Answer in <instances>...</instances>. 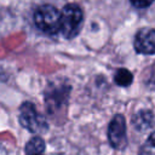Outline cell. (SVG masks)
<instances>
[{
	"label": "cell",
	"instance_id": "6da1fadb",
	"mask_svg": "<svg viewBox=\"0 0 155 155\" xmlns=\"http://www.w3.org/2000/svg\"><path fill=\"white\" fill-rule=\"evenodd\" d=\"M36 27L46 34L61 31V12L52 5H42L34 13Z\"/></svg>",
	"mask_w": 155,
	"mask_h": 155
},
{
	"label": "cell",
	"instance_id": "7a4b0ae2",
	"mask_svg": "<svg viewBox=\"0 0 155 155\" xmlns=\"http://www.w3.org/2000/svg\"><path fill=\"white\" fill-rule=\"evenodd\" d=\"M84 15L81 8L75 4H69L61 12V33L64 38L71 39L78 35L82 24Z\"/></svg>",
	"mask_w": 155,
	"mask_h": 155
},
{
	"label": "cell",
	"instance_id": "3957f363",
	"mask_svg": "<svg viewBox=\"0 0 155 155\" xmlns=\"http://www.w3.org/2000/svg\"><path fill=\"white\" fill-rule=\"evenodd\" d=\"M19 124L33 133H40L47 128L46 120L38 113L35 105L30 102H24L19 107Z\"/></svg>",
	"mask_w": 155,
	"mask_h": 155
},
{
	"label": "cell",
	"instance_id": "277c9868",
	"mask_svg": "<svg viewBox=\"0 0 155 155\" xmlns=\"http://www.w3.org/2000/svg\"><path fill=\"white\" fill-rule=\"evenodd\" d=\"M108 139L114 149H124L127 144L126 121L122 115H115L108 127Z\"/></svg>",
	"mask_w": 155,
	"mask_h": 155
},
{
	"label": "cell",
	"instance_id": "5b68a950",
	"mask_svg": "<svg viewBox=\"0 0 155 155\" xmlns=\"http://www.w3.org/2000/svg\"><path fill=\"white\" fill-rule=\"evenodd\" d=\"M134 48L138 53L155 54V29H140L134 38Z\"/></svg>",
	"mask_w": 155,
	"mask_h": 155
},
{
	"label": "cell",
	"instance_id": "8992f818",
	"mask_svg": "<svg viewBox=\"0 0 155 155\" xmlns=\"http://www.w3.org/2000/svg\"><path fill=\"white\" fill-rule=\"evenodd\" d=\"M132 125L137 131L144 132L154 125V114L151 110L142 109L137 111L132 117Z\"/></svg>",
	"mask_w": 155,
	"mask_h": 155
},
{
	"label": "cell",
	"instance_id": "52a82bcc",
	"mask_svg": "<svg viewBox=\"0 0 155 155\" xmlns=\"http://www.w3.org/2000/svg\"><path fill=\"white\" fill-rule=\"evenodd\" d=\"M45 150V142L41 137H33L25 145L27 155H39Z\"/></svg>",
	"mask_w": 155,
	"mask_h": 155
},
{
	"label": "cell",
	"instance_id": "ba28073f",
	"mask_svg": "<svg viewBox=\"0 0 155 155\" xmlns=\"http://www.w3.org/2000/svg\"><path fill=\"white\" fill-rule=\"evenodd\" d=\"M114 80L115 82L119 85V86H128L132 84V80H133V76L131 74V71H128L127 69H119L116 73H115V76H114Z\"/></svg>",
	"mask_w": 155,
	"mask_h": 155
},
{
	"label": "cell",
	"instance_id": "9c48e42d",
	"mask_svg": "<svg viewBox=\"0 0 155 155\" xmlns=\"http://www.w3.org/2000/svg\"><path fill=\"white\" fill-rule=\"evenodd\" d=\"M138 155H155V131L147 138Z\"/></svg>",
	"mask_w": 155,
	"mask_h": 155
},
{
	"label": "cell",
	"instance_id": "30bf717a",
	"mask_svg": "<svg viewBox=\"0 0 155 155\" xmlns=\"http://www.w3.org/2000/svg\"><path fill=\"white\" fill-rule=\"evenodd\" d=\"M131 4L138 8H143V7H148L149 5H151L155 0H130Z\"/></svg>",
	"mask_w": 155,
	"mask_h": 155
},
{
	"label": "cell",
	"instance_id": "8fae6325",
	"mask_svg": "<svg viewBox=\"0 0 155 155\" xmlns=\"http://www.w3.org/2000/svg\"><path fill=\"white\" fill-rule=\"evenodd\" d=\"M0 155H7V150L1 142H0Z\"/></svg>",
	"mask_w": 155,
	"mask_h": 155
},
{
	"label": "cell",
	"instance_id": "7c38bea8",
	"mask_svg": "<svg viewBox=\"0 0 155 155\" xmlns=\"http://www.w3.org/2000/svg\"><path fill=\"white\" fill-rule=\"evenodd\" d=\"M39 155H41V154H39Z\"/></svg>",
	"mask_w": 155,
	"mask_h": 155
}]
</instances>
